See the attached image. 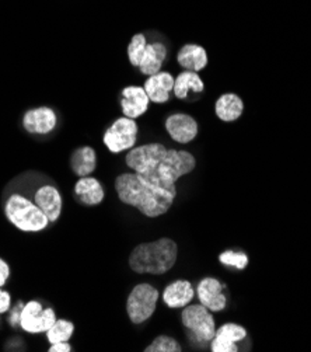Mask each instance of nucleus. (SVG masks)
Wrapping results in <instances>:
<instances>
[{
  "label": "nucleus",
  "instance_id": "obj_2",
  "mask_svg": "<svg viewBox=\"0 0 311 352\" xmlns=\"http://www.w3.org/2000/svg\"><path fill=\"white\" fill-rule=\"evenodd\" d=\"M114 186L122 204L136 208L152 219L167 214L177 197V192L161 190L133 171L119 174Z\"/></svg>",
  "mask_w": 311,
  "mask_h": 352
},
{
  "label": "nucleus",
  "instance_id": "obj_26",
  "mask_svg": "<svg viewBox=\"0 0 311 352\" xmlns=\"http://www.w3.org/2000/svg\"><path fill=\"white\" fill-rule=\"evenodd\" d=\"M220 264L237 270H246L249 265V256L243 252H233L227 250L219 256Z\"/></svg>",
  "mask_w": 311,
  "mask_h": 352
},
{
  "label": "nucleus",
  "instance_id": "obj_6",
  "mask_svg": "<svg viewBox=\"0 0 311 352\" xmlns=\"http://www.w3.org/2000/svg\"><path fill=\"white\" fill-rule=\"evenodd\" d=\"M160 292L150 284H137L126 299V313L130 323L143 324L154 314Z\"/></svg>",
  "mask_w": 311,
  "mask_h": 352
},
{
  "label": "nucleus",
  "instance_id": "obj_20",
  "mask_svg": "<svg viewBox=\"0 0 311 352\" xmlns=\"http://www.w3.org/2000/svg\"><path fill=\"white\" fill-rule=\"evenodd\" d=\"M216 117L223 122H234L244 113V102L235 93L222 94L215 104Z\"/></svg>",
  "mask_w": 311,
  "mask_h": 352
},
{
  "label": "nucleus",
  "instance_id": "obj_22",
  "mask_svg": "<svg viewBox=\"0 0 311 352\" xmlns=\"http://www.w3.org/2000/svg\"><path fill=\"white\" fill-rule=\"evenodd\" d=\"M203 90H205V83L199 76V74L191 72V70H183L178 76H176L172 94H174L178 100H185L189 96V93L200 94Z\"/></svg>",
  "mask_w": 311,
  "mask_h": 352
},
{
  "label": "nucleus",
  "instance_id": "obj_1",
  "mask_svg": "<svg viewBox=\"0 0 311 352\" xmlns=\"http://www.w3.org/2000/svg\"><path fill=\"white\" fill-rule=\"evenodd\" d=\"M125 163L156 187L177 192V182L194 171L196 159L188 151L168 149L163 144L152 142L128 151Z\"/></svg>",
  "mask_w": 311,
  "mask_h": 352
},
{
  "label": "nucleus",
  "instance_id": "obj_11",
  "mask_svg": "<svg viewBox=\"0 0 311 352\" xmlns=\"http://www.w3.org/2000/svg\"><path fill=\"white\" fill-rule=\"evenodd\" d=\"M32 201L43 210L51 223L59 221L63 210V198L59 188L54 184H41L32 194Z\"/></svg>",
  "mask_w": 311,
  "mask_h": 352
},
{
  "label": "nucleus",
  "instance_id": "obj_29",
  "mask_svg": "<svg viewBox=\"0 0 311 352\" xmlns=\"http://www.w3.org/2000/svg\"><path fill=\"white\" fill-rule=\"evenodd\" d=\"M24 302H19L17 305H13V307L10 309V311L8 313L9 314V323L12 326H19V319H20V311H21V307H23Z\"/></svg>",
  "mask_w": 311,
  "mask_h": 352
},
{
  "label": "nucleus",
  "instance_id": "obj_24",
  "mask_svg": "<svg viewBox=\"0 0 311 352\" xmlns=\"http://www.w3.org/2000/svg\"><path fill=\"white\" fill-rule=\"evenodd\" d=\"M148 44H149L148 37L142 32L135 34L130 38L126 52H128V60L133 67H139V65L143 59V55L146 52Z\"/></svg>",
  "mask_w": 311,
  "mask_h": 352
},
{
  "label": "nucleus",
  "instance_id": "obj_7",
  "mask_svg": "<svg viewBox=\"0 0 311 352\" xmlns=\"http://www.w3.org/2000/svg\"><path fill=\"white\" fill-rule=\"evenodd\" d=\"M137 133H139V126H137L136 120L121 117L104 132L102 144L111 153L119 155L136 146Z\"/></svg>",
  "mask_w": 311,
  "mask_h": 352
},
{
  "label": "nucleus",
  "instance_id": "obj_4",
  "mask_svg": "<svg viewBox=\"0 0 311 352\" xmlns=\"http://www.w3.org/2000/svg\"><path fill=\"white\" fill-rule=\"evenodd\" d=\"M6 221L23 233L44 232L51 222L31 198L21 192H12L3 205Z\"/></svg>",
  "mask_w": 311,
  "mask_h": 352
},
{
  "label": "nucleus",
  "instance_id": "obj_19",
  "mask_svg": "<svg viewBox=\"0 0 311 352\" xmlns=\"http://www.w3.org/2000/svg\"><path fill=\"white\" fill-rule=\"evenodd\" d=\"M167 55H168V51L165 44H163L161 41L149 43L146 52L143 55V59L137 69H139V72L143 76L156 75L161 70L163 63L167 59Z\"/></svg>",
  "mask_w": 311,
  "mask_h": 352
},
{
  "label": "nucleus",
  "instance_id": "obj_14",
  "mask_svg": "<svg viewBox=\"0 0 311 352\" xmlns=\"http://www.w3.org/2000/svg\"><path fill=\"white\" fill-rule=\"evenodd\" d=\"M247 337V330L235 323H226L216 329L215 337L209 346L212 352H237V342L243 341Z\"/></svg>",
  "mask_w": 311,
  "mask_h": 352
},
{
  "label": "nucleus",
  "instance_id": "obj_16",
  "mask_svg": "<svg viewBox=\"0 0 311 352\" xmlns=\"http://www.w3.org/2000/svg\"><path fill=\"white\" fill-rule=\"evenodd\" d=\"M176 78L167 70H160L159 74L148 76L145 80V90L150 98V102L165 104L170 101L172 89H174Z\"/></svg>",
  "mask_w": 311,
  "mask_h": 352
},
{
  "label": "nucleus",
  "instance_id": "obj_15",
  "mask_svg": "<svg viewBox=\"0 0 311 352\" xmlns=\"http://www.w3.org/2000/svg\"><path fill=\"white\" fill-rule=\"evenodd\" d=\"M195 289L187 279H177L168 284L163 294V302L170 309H183L188 306L195 298Z\"/></svg>",
  "mask_w": 311,
  "mask_h": 352
},
{
  "label": "nucleus",
  "instance_id": "obj_9",
  "mask_svg": "<svg viewBox=\"0 0 311 352\" xmlns=\"http://www.w3.org/2000/svg\"><path fill=\"white\" fill-rule=\"evenodd\" d=\"M21 125L30 135L45 136L52 133L58 126V114L48 105L30 109L24 113Z\"/></svg>",
  "mask_w": 311,
  "mask_h": 352
},
{
  "label": "nucleus",
  "instance_id": "obj_12",
  "mask_svg": "<svg viewBox=\"0 0 311 352\" xmlns=\"http://www.w3.org/2000/svg\"><path fill=\"white\" fill-rule=\"evenodd\" d=\"M119 105L124 117L137 120L148 113L150 98L143 86H126L121 91Z\"/></svg>",
  "mask_w": 311,
  "mask_h": 352
},
{
  "label": "nucleus",
  "instance_id": "obj_3",
  "mask_svg": "<svg viewBox=\"0 0 311 352\" xmlns=\"http://www.w3.org/2000/svg\"><path fill=\"white\" fill-rule=\"evenodd\" d=\"M178 258L177 243L161 237L156 241L141 243L132 250L129 256V267L136 274L163 275L176 265Z\"/></svg>",
  "mask_w": 311,
  "mask_h": 352
},
{
  "label": "nucleus",
  "instance_id": "obj_27",
  "mask_svg": "<svg viewBox=\"0 0 311 352\" xmlns=\"http://www.w3.org/2000/svg\"><path fill=\"white\" fill-rule=\"evenodd\" d=\"M13 307V298L12 294L5 289V287H0V316L8 314Z\"/></svg>",
  "mask_w": 311,
  "mask_h": 352
},
{
  "label": "nucleus",
  "instance_id": "obj_13",
  "mask_svg": "<svg viewBox=\"0 0 311 352\" xmlns=\"http://www.w3.org/2000/svg\"><path fill=\"white\" fill-rule=\"evenodd\" d=\"M196 296L199 299V303L209 309L212 313L226 309L227 298L223 292L222 283L216 278L206 276L200 279L196 287Z\"/></svg>",
  "mask_w": 311,
  "mask_h": 352
},
{
  "label": "nucleus",
  "instance_id": "obj_25",
  "mask_svg": "<svg viewBox=\"0 0 311 352\" xmlns=\"http://www.w3.org/2000/svg\"><path fill=\"white\" fill-rule=\"evenodd\" d=\"M145 352H181V344L170 336L156 337L145 349Z\"/></svg>",
  "mask_w": 311,
  "mask_h": 352
},
{
  "label": "nucleus",
  "instance_id": "obj_8",
  "mask_svg": "<svg viewBox=\"0 0 311 352\" xmlns=\"http://www.w3.org/2000/svg\"><path fill=\"white\" fill-rule=\"evenodd\" d=\"M56 319L54 307H44L40 300H28L21 307L19 327L27 334H45Z\"/></svg>",
  "mask_w": 311,
  "mask_h": 352
},
{
  "label": "nucleus",
  "instance_id": "obj_21",
  "mask_svg": "<svg viewBox=\"0 0 311 352\" xmlns=\"http://www.w3.org/2000/svg\"><path fill=\"white\" fill-rule=\"evenodd\" d=\"M71 168L76 177H87L97 168V152L91 146H80L71 156Z\"/></svg>",
  "mask_w": 311,
  "mask_h": 352
},
{
  "label": "nucleus",
  "instance_id": "obj_28",
  "mask_svg": "<svg viewBox=\"0 0 311 352\" xmlns=\"http://www.w3.org/2000/svg\"><path fill=\"white\" fill-rule=\"evenodd\" d=\"M10 276H12L10 264L3 257H0V287H6L10 280Z\"/></svg>",
  "mask_w": 311,
  "mask_h": 352
},
{
  "label": "nucleus",
  "instance_id": "obj_18",
  "mask_svg": "<svg viewBox=\"0 0 311 352\" xmlns=\"http://www.w3.org/2000/svg\"><path fill=\"white\" fill-rule=\"evenodd\" d=\"M177 63L184 70L199 74L209 63V58L203 47L198 44H185L177 54Z\"/></svg>",
  "mask_w": 311,
  "mask_h": 352
},
{
  "label": "nucleus",
  "instance_id": "obj_23",
  "mask_svg": "<svg viewBox=\"0 0 311 352\" xmlns=\"http://www.w3.org/2000/svg\"><path fill=\"white\" fill-rule=\"evenodd\" d=\"M73 334H75V323L67 319H56L55 323L45 331V337L49 344L71 341Z\"/></svg>",
  "mask_w": 311,
  "mask_h": 352
},
{
  "label": "nucleus",
  "instance_id": "obj_10",
  "mask_svg": "<svg viewBox=\"0 0 311 352\" xmlns=\"http://www.w3.org/2000/svg\"><path fill=\"white\" fill-rule=\"evenodd\" d=\"M165 132L176 144L188 145L198 136L199 125L196 120L185 113H174L165 118Z\"/></svg>",
  "mask_w": 311,
  "mask_h": 352
},
{
  "label": "nucleus",
  "instance_id": "obj_30",
  "mask_svg": "<svg viewBox=\"0 0 311 352\" xmlns=\"http://www.w3.org/2000/svg\"><path fill=\"white\" fill-rule=\"evenodd\" d=\"M72 345L69 341H62V342H55L49 344L48 352H72Z\"/></svg>",
  "mask_w": 311,
  "mask_h": 352
},
{
  "label": "nucleus",
  "instance_id": "obj_31",
  "mask_svg": "<svg viewBox=\"0 0 311 352\" xmlns=\"http://www.w3.org/2000/svg\"><path fill=\"white\" fill-rule=\"evenodd\" d=\"M0 318H2V316H0Z\"/></svg>",
  "mask_w": 311,
  "mask_h": 352
},
{
  "label": "nucleus",
  "instance_id": "obj_5",
  "mask_svg": "<svg viewBox=\"0 0 311 352\" xmlns=\"http://www.w3.org/2000/svg\"><path fill=\"white\" fill-rule=\"evenodd\" d=\"M181 323L188 333V338L196 346L209 345L216 333V322L212 311L203 305H188L183 307Z\"/></svg>",
  "mask_w": 311,
  "mask_h": 352
},
{
  "label": "nucleus",
  "instance_id": "obj_17",
  "mask_svg": "<svg viewBox=\"0 0 311 352\" xmlns=\"http://www.w3.org/2000/svg\"><path fill=\"white\" fill-rule=\"evenodd\" d=\"M73 194L84 206H97L106 198V191H104L101 182L93 177V175L79 177L73 187Z\"/></svg>",
  "mask_w": 311,
  "mask_h": 352
}]
</instances>
